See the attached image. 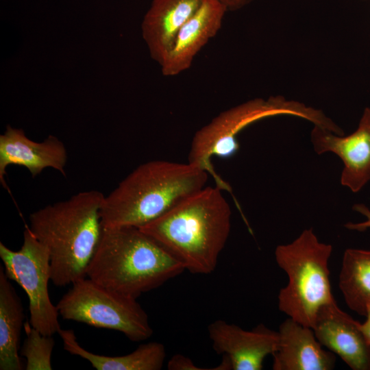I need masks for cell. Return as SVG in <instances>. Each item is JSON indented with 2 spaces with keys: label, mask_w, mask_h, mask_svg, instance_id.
Returning a JSON list of instances; mask_svg holds the SVG:
<instances>
[{
  "label": "cell",
  "mask_w": 370,
  "mask_h": 370,
  "mask_svg": "<svg viewBox=\"0 0 370 370\" xmlns=\"http://www.w3.org/2000/svg\"><path fill=\"white\" fill-rule=\"evenodd\" d=\"M24 312L21 300L0 267V370H21L19 342Z\"/></svg>",
  "instance_id": "cell-17"
},
{
  "label": "cell",
  "mask_w": 370,
  "mask_h": 370,
  "mask_svg": "<svg viewBox=\"0 0 370 370\" xmlns=\"http://www.w3.org/2000/svg\"><path fill=\"white\" fill-rule=\"evenodd\" d=\"M208 175L189 162H145L104 196L101 208L103 227L144 225L205 187Z\"/></svg>",
  "instance_id": "cell-3"
},
{
  "label": "cell",
  "mask_w": 370,
  "mask_h": 370,
  "mask_svg": "<svg viewBox=\"0 0 370 370\" xmlns=\"http://www.w3.org/2000/svg\"><path fill=\"white\" fill-rule=\"evenodd\" d=\"M226 12L219 0H202L180 29L171 51L160 65L162 75L175 76L188 69L199 51L221 29Z\"/></svg>",
  "instance_id": "cell-13"
},
{
  "label": "cell",
  "mask_w": 370,
  "mask_h": 370,
  "mask_svg": "<svg viewBox=\"0 0 370 370\" xmlns=\"http://www.w3.org/2000/svg\"><path fill=\"white\" fill-rule=\"evenodd\" d=\"M71 285L56 305L62 319L116 330L134 342L152 336L148 315L136 298L101 286L87 277Z\"/></svg>",
  "instance_id": "cell-7"
},
{
  "label": "cell",
  "mask_w": 370,
  "mask_h": 370,
  "mask_svg": "<svg viewBox=\"0 0 370 370\" xmlns=\"http://www.w3.org/2000/svg\"><path fill=\"white\" fill-rule=\"evenodd\" d=\"M217 185L205 186L138 228L180 260L189 272L210 274L230 232L231 209Z\"/></svg>",
  "instance_id": "cell-1"
},
{
  "label": "cell",
  "mask_w": 370,
  "mask_h": 370,
  "mask_svg": "<svg viewBox=\"0 0 370 370\" xmlns=\"http://www.w3.org/2000/svg\"><path fill=\"white\" fill-rule=\"evenodd\" d=\"M103 197L98 190L82 191L30 214L29 227L49 251L55 286H66L86 277L103 232Z\"/></svg>",
  "instance_id": "cell-2"
},
{
  "label": "cell",
  "mask_w": 370,
  "mask_h": 370,
  "mask_svg": "<svg viewBox=\"0 0 370 370\" xmlns=\"http://www.w3.org/2000/svg\"><path fill=\"white\" fill-rule=\"evenodd\" d=\"M278 115L297 116L336 134L343 131L321 110L303 103L280 95L255 98L221 112L197 130L192 140L188 162L207 171L217 186L230 191V185L215 171L212 158L232 157L239 149L236 136L241 130L257 121Z\"/></svg>",
  "instance_id": "cell-5"
},
{
  "label": "cell",
  "mask_w": 370,
  "mask_h": 370,
  "mask_svg": "<svg viewBox=\"0 0 370 370\" xmlns=\"http://www.w3.org/2000/svg\"><path fill=\"white\" fill-rule=\"evenodd\" d=\"M202 0H153L141 25L151 58L160 65L171 51L184 23Z\"/></svg>",
  "instance_id": "cell-15"
},
{
  "label": "cell",
  "mask_w": 370,
  "mask_h": 370,
  "mask_svg": "<svg viewBox=\"0 0 370 370\" xmlns=\"http://www.w3.org/2000/svg\"><path fill=\"white\" fill-rule=\"evenodd\" d=\"M365 317H367L365 321L362 323H360V328L367 342L370 346V306L367 310Z\"/></svg>",
  "instance_id": "cell-23"
},
{
  "label": "cell",
  "mask_w": 370,
  "mask_h": 370,
  "mask_svg": "<svg viewBox=\"0 0 370 370\" xmlns=\"http://www.w3.org/2000/svg\"><path fill=\"white\" fill-rule=\"evenodd\" d=\"M67 151L64 143L49 135L42 142L34 141L22 129L8 125L0 135V182L8 190L5 181L6 169L14 164L25 167L33 177L47 168H52L65 175Z\"/></svg>",
  "instance_id": "cell-11"
},
{
  "label": "cell",
  "mask_w": 370,
  "mask_h": 370,
  "mask_svg": "<svg viewBox=\"0 0 370 370\" xmlns=\"http://www.w3.org/2000/svg\"><path fill=\"white\" fill-rule=\"evenodd\" d=\"M58 334L62 338L64 350L87 360L97 370H159L166 357L164 346L158 342L140 345L126 355L108 356L85 349L77 342L72 330L60 328Z\"/></svg>",
  "instance_id": "cell-16"
},
{
  "label": "cell",
  "mask_w": 370,
  "mask_h": 370,
  "mask_svg": "<svg viewBox=\"0 0 370 370\" xmlns=\"http://www.w3.org/2000/svg\"><path fill=\"white\" fill-rule=\"evenodd\" d=\"M26 339L21 355L26 358V370H51V355L55 345L52 336L41 334L29 322L24 323Z\"/></svg>",
  "instance_id": "cell-19"
},
{
  "label": "cell",
  "mask_w": 370,
  "mask_h": 370,
  "mask_svg": "<svg viewBox=\"0 0 370 370\" xmlns=\"http://www.w3.org/2000/svg\"><path fill=\"white\" fill-rule=\"evenodd\" d=\"M214 350L230 360L234 370H261L278 345V332L260 324L252 330L219 319L208 328Z\"/></svg>",
  "instance_id": "cell-10"
},
{
  "label": "cell",
  "mask_w": 370,
  "mask_h": 370,
  "mask_svg": "<svg viewBox=\"0 0 370 370\" xmlns=\"http://www.w3.org/2000/svg\"><path fill=\"white\" fill-rule=\"evenodd\" d=\"M0 258L7 278L16 282L27 295L30 325L44 335L58 333L61 328L60 314L49 294L51 267L47 247L26 225L21 249L13 251L1 242Z\"/></svg>",
  "instance_id": "cell-8"
},
{
  "label": "cell",
  "mask_w": 370,
  "mask_h": 370,
  "mask_svg": "<svg viewBox=\"0 0 370 370\" xmlns=\"http://www.w3.org/2000/svg\"><path fill=\"white\" fill-rule=\"evenodd\" d=\"M225 5L228 11H235L249 4L254 0H219Z\"/></svg>",
  "instance_id": "cell-22"
},
{
  "label": "cell",
  "mask_w": 370,
  "mask_h": 370,
  "mask_svg": "<svg viewBox=\"0 0 370 370\" xmlns=\"http://www.w3.org/2000/svg\"><path fill=\"white\" fill-rule=\"evenodd\" d=\"M338 286L347 306L365 316L370 306V250L349 248L345 251Z\"/></svg>",
  "instance_id": "cell-18"
},
{
  "label": "cell",
  "mask_w": 370,
  "mask_h": 370,
  "mask_svg": "<svg viewBox=\"0 0 370 370\" xmlns=\"http://www.w3.org/2000/svg\"><path fill=\"white\" fill-rule=\"evenodd\" d=\"M362 1H365V0H362Z\"/></svg>",
  "instance_id": "cell-24"
},
{
  "label": "cell",
  "mask_w": 370,
  "mask_h": 370,
  "mask_svg": "<svg viewBox=\"0 0 370 370\" xmlns=\"http://www.w3.org/2000/svg\"><path fill=\"white\" fill-rule=\"evenodd\" d=\"M185 266L137 227L103 228L86 277L136 298L180 275Z\"/></svg>",
  "instance_id": "cell-4"
},
{
  "label": "cell",
  "mask_w": 370,
  "mask_h": 370,
  "mask_svg": "<svg viewBox=\"0 0 370 370\" xmlns=\"http://www.w3.org/2000/svg\"><path fill=\"white\" fill-rule=\"evenodd\" d=\"M317 154L332 152L343 161L341 183L357 193L370 180V108H366L357 129L340 136L314 125L310 133Z\"/></svg>",
  "instance_id": "cell-9"
},
{
  "label": "cell",
  "mask_w": 370,
  "mask_h": 370,
  "mask_svg": "<svg viewBox=\"0 0 370 370\" xmlns=\"http://www.w3.org/2000/svg\"><path fill=\"white\" fill-rule=\"evenodd\" d=\"M331 245L319 242L312 228L304 230L291 243L275 251L278 265L288 283L278 294L280 310L297 322L313 328L319 310L335 302L328 262Z\"/></svg>",
  "instance_id": "cell-6"
},
{
  "label": "cell",
  "mask_w": 370,
  "mask_h": 370,
  "mask_svg": "<svg viewBox=\"0 0 370 370\" xmlns=\"http://www.w3.org/2000/svg\"><path fill=\"white\" fill-rule=\"evenodd\" d=\"M278 345L273 356V370H330L336 356L326 351L311 328L291 318L280 325Z\"/></svg>",
  "instance_id": "cell-14"
},
{
  "label": "cell",
  "mask_w": 370,
  "mask_h": 370,
  "mask_svg": "<svg viewBox=\"0 0 370 370\" xmlns=\"http://www.w3.org/2000/svg\"><path fill=\"white\" fill-rule=\"evenodd\" d=\"M318 341L354 370H370V346L360 322L334 302L323 306L312 328Z\"/></svg>",
  "instance_id": "cell-12"
},
{
  "label": "cell",
  "mask_w": 370,
  "mask_h": 370,
  "mask_svg": "<svg viewBox=\"0 0 370 370\" xmlns=\"http://www.w3.org/2000/svg\"><path fill=\"white\" fill-rule=\"evenodd\" d=\"M353 209L366 217V221L360 223H347L345 227L351 230L362 232L370 228V210L364 204H358L353 206Z\"/></svg>",
  "instance_id": "cell-21"
},
{
  "label": "cell",
  "mask_w": 370,
  "mask_h": 370,
  "mask_svg": "<svg viewBox=\"0 0 370 370\" xmlns=\"http://www.w3.org/2000/svg\"><path fill=\"white\" fill-rule=\"evenodd\" d=\"M167 369L169 370H208L207 368L197 367L189 358L182 354L173 356L168 362Z\"/></svg>",
  "instance_id": "cell-20"
}]
</instances>
